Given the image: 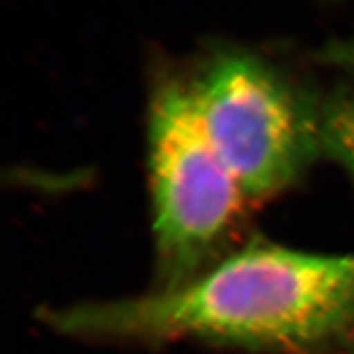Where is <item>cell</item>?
I'll use <instances>...</instances> for the list:
<instances>
[{"label": "cell", "mask_w": 354, "mask_h": 354, "mask_svg": "<svg viewBox=\"0 0 354 354\" xmlns=\"http://www.w3.org/2000/svg\"><path fill=\"white\" fill-rule=\"evenodd\" d=\"M76 342L197 343L243 354H354V254L254 240L174 289L39 310Z\"/></svg>", "instance_id": "1"}, {"label": "cell", "mask_w": 354, "mask_h": 354, "mask_svg": "<svg viewBox=\"0 0 354 354\" xmlns=\"http://www.w3.org/2000/svg\"><path fill=\"white\" fill-rule=\"evenodd\" d=\"M156 289H174L234 248L248 201L198 117L189 79L161 71L148 105Z\"/></svg>", "instance_id": "2"}, {"label": "cell", "mask_w": 354, "mask_h": 354, "mask_svg": "<svg viewBox=\"0 0 354 354\" xmlns=\"http://www.w3.org/2000/svg\"><path fill=\"white\" fill-rule=\"evenodd\" d=\"M187 79L212 145L250 202L279 196L322 158V94L266 57L223 48Z\"/></svg>", "instance_id": "3"}, {"label": "cell", "mask_w": 354, "mask_h": 354, "mask_svg": "<svg viewBox=\"0 0 354 354\" xmlns=\"http://www.w3.org/2000/svg\"><path fill=\"white\" fill-rule=\"evenodd\" d=\"M320 143L322 156L336 162L354 184V88L322 94Z\"/></svg>", "instance_id": "4"}, {"label": "cell", "mask_w": 354, "mask_h": 354, "mask_svg": "<svg viewBox=\"0 0 354 354\" xmlns=\"http://www.w3.org/2000/svg\"><path fill=\"white\" fill-rule=\"evenodd\" d=\"M313 59L354 76V35L325 43L320 50L313 53Z\"/></svg>", "instance_id": "5"}]
</instances>
